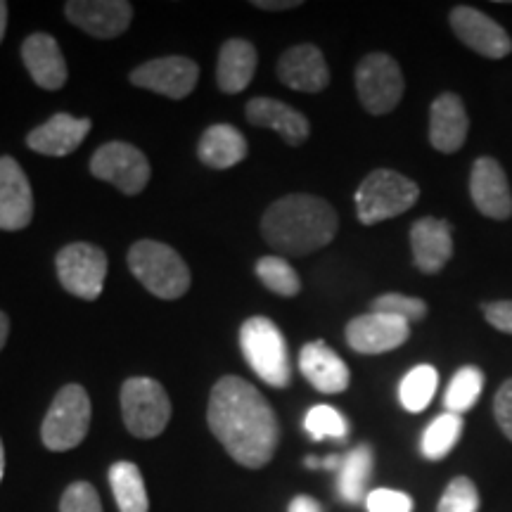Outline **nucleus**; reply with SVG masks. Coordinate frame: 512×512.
Masks as SVG:
<instances>
[{
  "label": "nucleus",
  "instance_id": "7ed1b4c3",
  "mask_svg": "<svg viewBox=\"0 0 512 512\" xmlns=\"http://www.w3.org/2000/svg\"><path fill=\"white\" fill-rule=\"evenodd\" d=\"M128 268L138 283L159 299L174 302L190 290V268L174 247L157 240H140L128 249Z\"/></svg>",
  "mask_w": 512,
  "mask_h": 512
},
{
  "label": "nucleus",
  "instance_id": "9d476101",
  "mask_svg": "<svg viewBox=\"0 0 512 512\" xmlns=\"http://www.w3.org/2000/svg\"><path fill=\"white\" fill-rule=\"evenodd\" d=\"M91 174L114 185L124 195H140L150 183V162L138 147L124 140L98 147L91 159Z\"/></svg>",
  "mask_w": 512,
  "mask_h": 512
},
{
  "label": "nucleus",
  "instance_id": "72a5a7b5",
  "mask_svg": "<svg viewBox=\"0 0 512 512\" xmlns=\"http://www.w3.org/2000/svg\"><path fill=\"white\" fill-rule=\"evenodd\" d=\"M479 510V494L472 479L456 477L446 486L441 496L437 512H477Z\"/></svg>",
  "mask_w": 512,
  "mask_h": 512
},
{
  "label": "nucleus",
  "instance_id": "f3484780",
  "mask_svg": "<svg viewBox=\"0 0 512 512\" xmlns=\"http://www.w3.org/2000/svg\"><path fill=\"white\" fill-rule=\"evenodd\" d=\"M278 79L292 91L320 93L328 88L330 69L320 48L313 43H302L285 50L278 60Z\"/></svg>",
  "mask_w": 512,
  "mask_h": 512
},
{
  "label": "nucleus",
  "instance_id": "5701e85b",
  "mask_svg": "<svg viewBox=\"0 0 512 512\" xmlns=\"http://www.w3.org/2000/svg\"><path fill=\"white\" fill-rule=\"evenodd\" d=\"M299 370L318 392L342 394L349 387V368L325 342H309L299 354Z\"/></svg>",
  "mask_w": 512,
  "mask_h": 512
},
{
  "label": "nucleus",
  "instance_id": "c756f323",
  "mask_svg": "<svg viewBox=\"0 0 512 512\" xmlns=\"http://www.w3.org/2000/svg\"><path fill=\"white\" fill-rule=\"evenodd\" d=\"M484 389V373L475 366H465L460 368L456 375H453L451 384H448L446 396H444V406L448 408V413L463 415L465 411H470L475 406L479 394Z\"/></svg>",
  "mask_w": 512,
  "mask_h": 512
},
{
  "label": "nucleus",
  "instance_id": "4be33fe9",
  "mask_svg": "<svg viewBox=\"0 0 512 512\" xmlns=\"http://www.w3.org/2000/svg\"><path fill=\"white\" fill-rule=\"evenodd\" d=\"M247 119L252 126L271 128L287 145H302L309 138V119L302 112L275 98H254L247 102Z\"/></svg>",
  "mask_w": 512,
  "mask_h": 512
},
{
  "label": "nucleus",
  "instance_id": "1a4fd4ad",
  "mask_svg": "<svg viewBox=\"0 0 512 512\" xmlns=\"http://www.w3.org/2000/svg\"><path fill=\"white\" fill-rule=\"evenodd\" d=\"M55 268L64 290L74 297L86 299V302H95L105 287L110 264L100 247L88 245V242H74L57 252Z\"/></svg>",
  "mask_w": 512,
  "mask_h": 512
},
{
  "label": "nucleus",
  "instance_id": "4c0bfd02",
  "mask_svg": "<svg viewBox=\"0 0 512 512\" xmlns=\"http://www.w3.org/2000/svg\"><path fill=\"white\" fill-rule=\"evenodd\" d=\"M486 323L494 325L496 330L512 335V302H491L482 306Z\"/></svg>",
  "mask_w": 512,
  "mask_h": 512
},
{
  "label": "nucleus",
  "instance_id": "aec40b11",
  "mask_svg": "<svg viewBox=\"0 0 512 512\" xmlns=\"http://www.w3.org/2000/svg\"><path fill=\"white\" fill-rule=\"evenodd\" d=\"M22 60L31 79L43 91H60L67 81V62L60 43L50 34H31L22 43Z\"/></svg>",
  "mask_w": 512,
  "mask_h": 512
},
{
  "label": "nucleus",
  "instance_id": "9b49d317",
  "mask_svg": "<svg viewBox=\"0 0 512 512\" xmlns=\"http://www.w3.org/2000/svg\"><path fill=\"white\" fill-rule=\"evenodd\" d=\"M197 79H200V67L195 60L181 55L157 57L140 64L131 72V83L145 91L166 95L171 100H183L195 91Z\"/></svg>",
  "mask_w": 512,
  "mask_h": 512
},
{
  "label": "nucleus",
  "instance_id": "c9c22d12",
  "mask_svg": "<svg viewBox=\"0 0 512 512\" xmlns=\"http://www.w3.org/2000/svg\"><path fill=\"white\" fill-rule=\"evenodd\" d=\"M368 512H413L411 496L394 489H375L366 498Z\"/></svg>",
  "mask_w": 512,
  "mask_h": 512
},
{
  "label": "nucleus",
  "instance_id": "bb28decb",
  "mask_svg": "<svg viewBox=\"0 0 512 512\" xmlns=\"http://www.w3.org/2000/svg\"><path fill=\"white\" fill-rule=\"evenodd\" d=\"M370 472H373V451L370 446H356L354 451L347 453L339 467V479L337 489L339 496L347 503H358L366 494V484Z\"/></svg>",
  "mask_w": 512,
  "mask_h": 512
},
{
  "label": "nucleus",
  "instance_id": "a211bd4d",
  "mask_svg": "<svg viewBox=\"0 0 512 512\" xmlns=\"http://www.w3.org/2000/svg\"><path fill=\"white\" fill-rule=\"evenodd\" d=\"M88 133H91V119H79L60 112L50 117L46 124L34 128L27 136V145L38 155L67 157L79 150Z\"/></svg>",
  "mask_w": 512,
  "mask_h": 512
},
{
  "label": "nucleus",
  "instance_id": "20e7f679",
  "mask_svg": "<svg viewBox=\"0 0 512 512\" xmlns=\"http://www.w3.org/2000/svg\"><path fill=\"white\" fill-rule=\"evenodd\" d=\"M240 347L249 368L271 387L283 389L292 380V363L287 342L271 318L254 316L240 328Z\"/></svg>",
  "mask_w": 512,
  "mask_h": 512
},
{
  "label": "nucleus",
  "instance_id": "39448f33",
  "mask_svg": "<svg viewBox=\"0 0 512 512\" xmlns=\"http://www.w3.org/2000/svg\"><path fill=\"white\" fill-rule=\"evenodd\" d=\"M418 183L392 169H377L356 190V211L363 226H375L415 207Z\"/></svg>",
  "mask_w": 512,
  "mask_h": 512
},
{
  "label": "nucleus",
  "instance_id": "6e6552de",
  "mask_svg": "<svg viewBox=\"0 0 512 512\" xmlns=\"http://www.w3.org/2000/svg\"><path fill=\"white\" fill-rule=\"evenodd\" d=\"M399 62L387 53H370L356 67V93L370 114H389L403 98Z\"/></svg>",
  "mask_w": 512,
  "mask_h": 512
},
{
  "label": "nucleus",
  "instance_id": "b1692460",
  "mask_svg": "<svg viewBox=\"0 0 512 512\" xmlns=\"http://www.w3.org/2000/svg\"><path fill=\"white\" fill-rule=\"evenodd\" d=\"M256 72V48L245 38H230L221 46L216 83L223 93H242L252 83Z\"/></svg>",
  "mask_w": 512,
  "mask_h": 512
},
{
  "label": "nucleus",
  "instance_id": "a878e982",
  "mask_svg": "<svg viewBox=\"0 0 512 512\" xmlns=\"http://www.w3.org/2000/svg\"><path fill=\"white\" fill-rule=\"evenodd\" d=\"M110 484L119 512H150V498H147L145 479L138 465L128 460L114 463L110 467Z\"/></svg>",
  "mask_w": 512,
  "mask_h": 512
},
{
  "label": "nucleus",
  "instance_id": "a19ab883",
  "mask_svg": "<svg viewBox=\"0 0 512 512\" xmlns=\"http://www.w3.org/2000/svg\"><path fill=\"white\" fill-rule=\"evenodd\" d=\"M8 335H10V320L3 311H0V351H3L5 342H8Z\"/></svg>",
  "mask_w": 512,
  "mask_h": 512
},
{
  "label": "nucleus",
  "instance_id": "f03ea898",
  "mask_svg": "<svg viewBox=\"0 0 512 512\" xmlns=\"http://www.w3.org/2000/svg\"><path fill=\"white\" fill-rule=\"evenodd\" d=\"M339 228L337 211L323 197L285 195L266 209L261 235L283 256H306L328 247Z\"/></svg>",
  "mask_w": 512,
  "mask_h": 512
},
{
  "label": "nucleus",
  "instance_id": "2eb2a0df",
  "mask_svg": "<svg viewBox=\"0 0 512 512\" xmlns=\"http://www.w3.org/2000/svg\"><path fill=\"white\" fill-rule=\"evenodd\" d=\"M34 219V192L17 159L0 157V230H22Z\"/></svg>",
  "mask_w": 512,
  "mask_h": 512
},
{
  "label": "nucleus",
  "instance_id": "37998d69",
  "mask_svg": "<svg viewBox=\"0 0 512 512\" xmlns=\"http://www.w3.org/2000/svg\"><path fill=\"white\" fill-rule=\"evenodd\" d=\"M342 460L339 456H328L325 460H320V467H325V470H339L342 467Z\"/></svg>",
  "mask_w": 512,
  "mask_h": 512
},
{
  "label": "nucleus",
  "instance_id": "dca6fc26",
  "mask_svg": "<svg viewBox=\"0 0 512 512\" xmlns=\"http://www.w3.org/2000/svg\"><path fill=\"white\" fill-rule=\"evenodd\" d=\"M470 195L475 207L489 219L503 221L512 216V195L503 166L494 157H479L470 174Z\"/></svg>",
  "mask_w": 512,
  "mask_h": 512
},
{
  "label": "nucleus",
  "instance_id": "e433bc0d",
  "mask_svg": "<svg viewBox=\"0 0 512 512\" xmlns=\"http://www.w3.org/2000/svg\"><path fill=\"white\" fill-rule=\"evenodd\" d=\"M494 415L501 432L512 441V377L505 380L498 389L496 401H494Z\"/></svg>",
  "mask_w": 512,
  "mask_h": 512
},
{
  "label": "nucleus",
  "instance_id": "0eeeda50",
  "mask_svg": "<svg viewBox=\"0 0 512 512\" xmlns=\"http://www.w3.org/2000/svg\"><path fill=\"white\" fill-rule=\"evenodd\" d=\"M121 415L133 437L155 439L171 420L169 394L152 377H131L121 387Z\"/></svg>",
  "mask_w": 512,
  "mask_h": 512
},
{
  "label": "nucleus",
  "instance_id": "ea45409f",
  "mask_svg": "<svg viewBox=\"0 0 512 512\" xmlns=\"http://www.w3.org/2000/svg\"><path fill=\"white\" fill-rule=\"evenodd\" d=\"M256 8L259 10H292L299 8V0H275V3H268V0H256Z\"/></svg>",
  "mask_w": 512,
  "mask_h": 512
},
{
  "label": "nucleus",
  "instance_id": "c85d7f7f",
  "mask_svg": "<svg viewBox=\"0 0 512 512\" xmlns=\"http://www.w3.org/2000/svg\"><path fill=\"white\" fill-rule=\"evenodd\" d=\"M460 432H463V418L456 413H444L427 427L422 434V456L430 460H441L451 453V448L458 444Z\"/></svg>",
  "mask_w": 512,
  "mask_h": 512
},
{
  "label": "nucleus",
  "instance_id": "cd10ccee",
  "mask_svg": "<svg viewBox=\"0 0 512 512\" xmlns=\"http://www.w3.org/2000/svg\"><path fill=\"white\" fill-rule=\"evenodd\" d=\"M439 375L432 366H418L401 380L399 399L408 413H422L437 394Z\"/></svg>",
  "mask_w": 512,
  "mask_h": 512
},
{
  "label": "nucleus",
  "instance_id": "7c9ffc66",
  "mask_svg": "<svg viewBox=\"0 0 512 512\" xmlns=\"http://www.w3.org/2000/svg\"><path fill=\"white\" fill-rule=\"evenodd\" d=\"M256 275L268 290L280 297H294L302 290V280L285 256H261L256 264Z\"/></svg>",
  "mask_w": 512,
  "mask_h": 512
},
{
  "label": "nucleus",
  "instance_id": "ddd939ff",
  "mask_svg": "<svg viewBox=\"0 0 512 512\" xmlns=\"http://www.w3.org/2000/svg\"><path fill=\"white\" fill-rule=\"evenodd\" d=\"M64 15L93 38H117L133 19V5L126 0H72L64 5Z\"/></svg>",
  "mask_w": 512,
  "mask_h": 512
},
{
  "label": "nucleus",
  "instance_id": "f8f14e48",
  "mask_svg": "<svg viewBox=\"0 0 512 512\" xmlns=\"http://www.w3.org/2000/svg\"><path fill=\"white\" fill-rule=\"evenodd\" d=\"M448 22H451L453 34L479 55L491 57V60H501V57L512 53V41L508 31L477 8L458 5V8L451 10Z\"/></svg>",
  "mask_w": 512,
  "mask_h": 512
},
{
  "label": "nucleus",
  "instance_id": "473e14b6",
  "mask_svg": "<svg viewBox=\"0 0 512 512\" xmlns=\"http://www.w3.org/2000/svg\"><path fill=\"white\" fill-rule=\"evenodd\" d=\"M370 311L373 313H384V316H394L406 320L408 325L418 323L427 316V304L418 297H406V294L387 292L382 297H377L373 304H370Z\"/></svg>",
  "mask_w": 512,
  "mask_h": 512
},
{
  "label": "nucleus",
  "instance_id": "f257e3e1",
  "mask_svg": "<svg viewBox=\"0 0 512 512\" xmlns=\"http://www.w3.org/2000/svg\"><path fill=\"white\" fill-rule=\"evenodd\" d=\"M207 422L214 437L249 470L271 463L280 441V427L264 394L235 375L221 377L209 396Z\"/></svg>",
  "mask_w": 512,
  "mask_h": 512
},
{
  "label": "nucleus",
  "instance_id": "79ce46f5",
  "mask_svg": "<svg viewBox=\"0 0 512 512\" xmlns=\"http://www.w3.org/2000/svg\"><path fill=\"white\" fill-rule=\"evenodd\" d=\"M5 29H8V3L0 0V43L5 38Z\"/></svg>",
  "mask_w": 512,
  "mask_h": 512
},
{
  "label": "nucleus",
  "instance_id": "412c9836",
  "mask_svg": "<svg viewBox=\"0 0 512 512\" xmlns=\"http://www.w3.org/2000/svg\"><path fill=\"white\" fill-rule=\"evenodd\" d=\"M467 128H470V119H467L460 95L441 93L430 110V143L434 150L444 155L458 152L465 145Z\"/></svg>",
  "mask_w": 512,
  "mask_h": 512
},
{
  "label": "nucleus",
  "instance_id": "423d86ee",
  "mask_svg": "<svg viewBox=\"0 0 512 512\" xmlns=\"http://www.w3.org/2000/svg\"><path fill=\"white\" fill-rule=\"evenodd\" d=\"M91 430V399L81 384L62 387L41 425V439L50 451H72Z\"/></svg>",
  "mask_w": 512,
  "mask_h": 512
},
{
  "label": "nucleus",
  "instance_id": "4468645a",
  "mask_svg": "<svg viewBox=\"0 0 512 512\" xmlns=\"http://www.w3.org/2000/svg\"><path fill=\"white\" fill-rule=\"evenodd\" d=\"M408 337L411 325L384 313H363L347 325V344L358 354H387L406 344Z\"/></svg>",
  "mask_w": 512,
  "mask_h": 512
},
{
  "label": "nucleus",
  "instance_id": "2f4dec72",
  "mask_svg": "<svg viewBox=\"0 0 512 512\" xmlns=\"http://www.w3.org/2000/svg\"><path fill=\"white\" fill-rule=\"evenodd\" d=\"M306 432L311 434V439H344L349 432L347 420L344 415L332 406H313L309 413H306L304 420Z\"/></svg>",
  "mask_w": 512,
  "mask_h": 512
},
{
  "label": "nucleus",
  "instance_id": "393cba45",
  "mask_svg": "<svg viewBox=\"0 0 512 512\" xmlns=\"http://www.w3.org/2000/svg\"><path fill=\"white\" fill-rule=\"evenodd\" d=\"M197 155L209 169H230L247 157V140L235 126L214 124L202 133Z\"/></svg>",
  "mask_w": 512,
  "mask_h": 512
},
{
  "label": "nucleus",
  "instance_id": "58836bf2",
  "mask_svg": "<svg viewBox=\"0 0 512 512\" xmlns=\"http://www.w3.org/2000/svg\"><path fill=\"white\" fill-rule=\"evenodd\" d=\"M290 512H323L320 510V503L311 496H297L290 503Z\"/></svg>",
  "mask_w": 512,
  "mask_h": 512
},
{
  "label": "nucleus",
  "instance_id": "f704fd0d",
  "mask_svg": "<svg viewBox=\"0 0 512 512\" xmlns=\"http://www.w3.org/2000/svg\"><path fill=\"white\" fill-rule=\"evenodd\" d=\"M60 512H102L98 491L88 482H74L62 494Z\"/></svg>",
  "mask_w": 512,
  "mask_h": 512
},
{
  "label": "nucleus",
  "instance_id": "c03bdc74",
  "mask_svg": "<svg viewBox=\"0 0 512 512\" xmlns=\"http://www.w3.org/2000/svg\"><path fill=\"white\" fill-rule=\"evenodd\" d=\"M3 475H5V448H3V441H0V482H3Z\"/></svg>",
  "mask_w": 512,
  "mask_h": 512
},
{
  "label": "nucleus",
  "instance_id": "6ab92c4d",
  "mask_svg": "<svg viewBox=\"0 0 512 512\" xmlns=\"http://www.w3.org/2000/svg\"><path fill=\"white\" fill-rule=\"evenodd\" d=\"M411 249L418 271L434 275L444 268L453 256V230L446 221L425 216L411 228Z\"/></svg>",
  "mask_w": 512,
  "mask_h": 512
}]
</instances>
